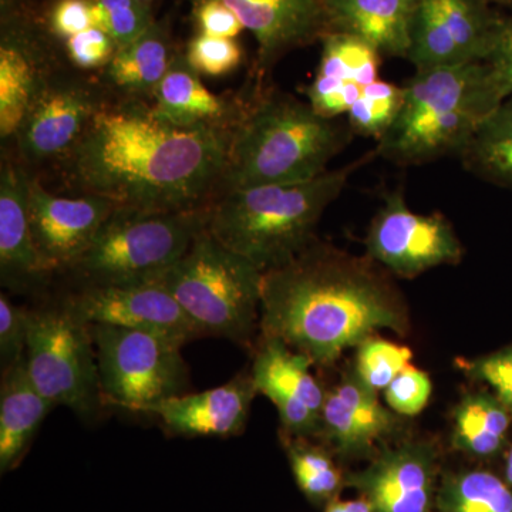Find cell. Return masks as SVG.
<instances>
[{
  "mask_svg": "<svg viewBox=\"0 0 512 512\" xmlns=\"http://www.w3.org/2000/svg\"><path fill=\"white\" fill-rule=\"evenodd\" d=\"M286 456L299 490L315 505H328L338 498L346 477L326 448L311 443L308 437L282 434Z\"/></svg>",
  "mask_w": 512,
  "mask_h": 512,
  "instance_id": "obj_30",
  "label": "cell"
},
{
  "mask_svg": "<svg viewBox=\"0 0 512 512\" xmlns=\"http://www.w3.org/2000/svg\"><path fill=\"white\" fill-rule=\"evenodd\" d=\"M352 137L348 123L320 116L308 101L264 93L232 131L220 192L312 180Z\"/></svg>",
  "mask_w": 512,
  "mask_h": 512,
  "instance_id": "obj_4",
  "label": "cell"
},
{
  "mask_svg": "<svg viewBox=\"0 0 512 512\" xmlns=\"http://www.w3.org/2000/svg\"><path fill=\"white\" fill-rule=\"evenodd\" d=\"M325 512H372V507L365 498L359 497L356 500H333L326 505Z\"/></svg>",
  "mask_w": 512,
  "mask_h": 512,
  "instance_id": "obj_42",
  "label": "cell"
},
{
  "mask_svg": "<svg viewBox=\"0 0 512 512\" xmlns=\"http://www.w3.org/2000/svg\"><path fill=\"white\" fill-rule=\"evenodd\" d=\"M485 63L503 100L512 97V16L500 18L495 30L493 46Z\"/></svg>",
  "mask_w": 512,
  "mask_h": 512,
  "instance_id": "obj_40",
  "label": "cell"
},
{
  "mask_svg": "<svg viewBox=\"0 0 512 512\" xmlns=\"http://www.w3.org/2000/svg\"><path fill=\"white\" fill-rule=\"evenodd\" d=\"M419 0H323L328 32L348 33L382 56L407 59Z\"/></svg>",
  "mask_w": 512,
  "mask_h": 512,
  "instance_id": "obj_24",
  "label": "cell"
},
{
  "mask_svg": "<svg viewBox=\"0 0 512 512\" xmlns=\"http://www.w3.org/2000/svg\"><path fill=\"white\" fill-rule=\"evenodd\" d=\"M25 365L53 406L89 416L100 399L99 370L89 325L67 306L30 312Z\"/></svg>",
  "mask_w": 512,
  "mask_h": 512,
  "instance_id": "obj_9",
  "label": "cell"
},
{
  "mask_svg": "<svg viewBox=\"0 0 512 512\" xmlns=\"http://www.w3.org/2000/svg\"><path fill=\"white\" fill-rule=\"evenodd\" d=\"M433 384L430 376L412 365L406 367L384 390V399L392 412L400 416H417L430 402Z\"/></svg>",
  "mask_w": 512,
  "mask_h": 512,
  "instance_id": "obj_35",
  "label": "cell"
},
{
  "mask_svg": "<svg viewBox=\"0 0 512 512\" xmlns=\"http://www.w3.org/2000/svg\"><path fill=\"white\" fill-rule=\"evenodd\" d=\"M55 73L29 29L3 22L0 42V136L15 138L37 94Z\"/></svg>",
  "mask_w": 512,
  "mask_h": 512,
  "instance_id": "obj_23",
  "label": "cell"
},
{
  "mask_svg": "<svg viewBox=\"0 0 512 512\" xmlns=\"http://www.w3.org/2000/svg\"><path fill=\"white\" fill-rule=\"evenodd\" d=\"M369 258L315 241L288 264L269 269L262 284L259 328L315 366H330L379 330L404 335L406 305Z\"/></svg>",
  "mask_w": 512,
  "mask_h": 512,
  "instance_id": "obj_2",
  "label": "cell"
},
{
  "mask_svg": "<svg viewBox=\"0 0 512 512\" xmlns=\"http://www.w3.org/2000/svg\"><path fill=\"white\" fill-rule=\"evenodd\" d=\"M439 454L427 441L384 448L372 463L346 477L372 512H430L436 505Z\"/></svg>",
  "mask_w": 512,
  "mask_h": 512,
  "instance_id": "obj_15",
  "label": "cell"
},
{
  "mask_svg": "<svg viewBox=\"0 0 512 512\" xmlns=\"http://www.w3.org/2000/svg\"><path fill=\"white\" fill-rule=\"evenodd\" d=\"M141 2L151 3L154 2V0H141Z\"/></svg>",
  "mask_w": 512,
  "mask_h": 512,
  "instance_id": "obj_46",
  "label": "cell"
},
{
  "mask_svg": "<svg viewBox=\"0 0 512 512\" xmlns=\"http://www.w3.org/2000/svg\"><path fill=\"white\" fill-rule=\"evenodd\" d=\"M207 225V208L154 212L116 208L72 271L89 286L156 282Z\"/></svg>",
  "mask_w": 512,
  "mask_h": 512,
  "instance_id": "obj_7",
  "label": "cell"
},
{
  "mask_svg": "<svg viewBox=\"0 0 512 512\" xmlns=\"http://www.w3.org/2000/svg\"><path fill=\"white\" fill-rule=\"evenodd\" d=\"M458 157L487 183L512 188V97L481 121Z\"/></svg>",
  "mask_w": 512,
  "mask_h": 512,
  "instance_id": "obj_28",
  "label": "cell"
},
{
  "mask_svg": "<svg viewBox=\"0 0 512 512\" xmlns=\"http://www.w3.org/2000/svg\"><path fill=\"white\" fill-rule=\"evenodd\" d=\"M28 198L33 238L49 272L73 269L117 208L94 195L60 197L32 174L28 175Z\"/></svg>",
  "mask_w": 512,
  "mask_h": 512,
  "instance_id": "obj_14",
  "label": "cell"
},
{
  "mask_svg": "<svg viewBox=\"0 0 512 512\" xmlns=\"http://www.w3.org/2000/svg\"><path fill=\"white\" fill-rule=\"evenodd\" d=\"M512 414L493 392L467 394L453 412V444L471 457L493 458L507 450Z\"/></svg>",
  "mask_w": 512,
  "mask_h": 512,
  "instance_id": "obj_27",
  "label": "cell"
},
{
  "mask_svg": "<svg viewBox=\"0 0 512 512\" xmlns=\"http://www.w3.org/2000/svg\"><path fill=\"white\" fill-rule=\"evenodd\" d=\"M478 2L485 3V5H495V0H478Z\"/></svg>",
  "mask_w": 512,
  "mask_h": 512,
  "instance_id": "obj_45",
  "label": "cell"
},
{
  "mask_svg": "<svg viewBox=\"0 0 512 512\" xmlns=\"http://www.w3.org/2000/svg\"><path fill=\"white\" fill-rule=\"evenodd\" d=\"M184 56L200 76L222 77L241 66L244 50L237 39L198 33L188 42Z\"/></svg>",
  "mask_w": 512,
  "mask_h": 512,
  "instance_id": "obj_34",
  "label": "cell"
},
{
  "mask_svg": "<svg viewBox=\"0 0 512 512\" xmlns=\"http://www.w3.org/2000/svg\"><path fill=\"white\" fill-rule=\"evenodd\" d=\"M66 306L86 325L144 330L183 345L204 336L180 303L158 282L87 286L69 299Z\"/></svg>",
  "mask_w": 512,
  "mask_h": 512,
  "instance_id": "obj_13",
  "label": "cell"
},
{
  "mask_svg": "<svg viewBox=\"0 0 512 512\" xmlns=\"http://www.w3.org/2000/svg\"><path fill=\"white\" fill-rule=\"evenodd\" d=\"M375 156L376 151L302 183L220 192L208 204L205 229L262 271L279 268L311 247L326 208Z\"/></svg>",
  "mask_w": 512,
  "mask_h": 512,
  "instance_id": "obj_3",
  "label": "cell"
},
{
  "mask_svg": "<svg viewBox=\"0 0 512 512\" xmlns=\"http://www.w3.org/2000/svg\"><path fill=\"white\" fill-rule=\"evenodd\" d=\"M89 329L101 402L128 412L150 413L164 400L188 393L183 343L119 326L89 325Z\"/></svg>",
  "mask_w": 512,
  "mask_h": 512,
  "instance_id": "obj_8",
  "label": "cell"
},
{
  "mask_svg": "<svg viewBox=\"0 0 512 512\" xmlns=\"http://www.w3.org/2000/svg\"><path fill=\"white\" fill-rule=\"evenodd\" d=\"M370 261L402 278L456 265L464 248L456 229L441 214H419L400 191L384 195L365 239Z\"/></svg>",
  "mask_w": 512,
  "mask_h": 512,
  "instance_id": "obj_10",
  "label": "cell"
},
{
  "mask_svg": "<svg viewBox=\"0 0 512 512\" xmlns=\"http://www.w3.org/2000/svg\"><path fill=\"white\" fill-rule=\"evenodd\" d=\"M55 409L36 389L26 370L25 357L2 372L0 384V471L19 466L47 414Z\"/></svg>",
  "mask_w": 512,
  "mask_h": 512,
  "instance_id": "obj_25",
  "label": "cell"
},
{
  "mask_svg": "<svg viewBox=\"0 0 512 512\" xmlns=\"http://www.w3.org/2000/svg\"><path fill=\"white\" fill-rule=\"evenodd\" d=\"M175 56L167 32L154 23L143 36L117 50L101 77L107 89L119 94V99L150 103Z\"/></svg>",
  "mask_w": 512,
  "mask_h": 512,
  "instance_id": "obj_26",
  "label": "cell"
},
{
  "mask_svg": "<svg viewBox=\"0 0 512 512\" xmlns=\"http://www.w3.org/2000/svg\"><path fill=\"white\" fill-rule=\"evenodd\" d=\"M64 46L69 62L83 72L106 69L119 50L114 40L97 26L64 40Z\"/></svg>",
  "mask_w": 512,
  "mask_h": 512,
  "instance_id": "obj_37",
  "label": "cell"
},
{
  "mask_svg": "<svg viewBox=\"0 0 512 512\" xmlns=\"http://www.w3.org/2000/svg\"><path fill=\"white\" fill-rule=\"evenodd\" d=\"M94 26L106 32L117 47H126L154 26L150 3L141 0H93Z\"/></svg>",
  "mask_w": 512,
  "mask_h": 512,
  "instance_id": "obj_33",
  "label": "cell"
},
{
  "mask_svg": "<svg viewBox=\"0 0 512 512\" xmlns=\"http://www.w3.org/2000/svg\"><path fill=\"white\" fill-rule=\"evenodd\" d=\"M258 394L251 372L239 373L229 382L200 393L171 397L151 409L164 429L178 437H218L241 434Z\"/></svg>",
  "mask_w": 512,
  "mask_h": 512,
  "instance_id": "obj_18",
  "label": "cell"
},
{
  "mask_svg": "<svg viewBox=\"0 0 512 512\" xmlns=\"http://www.w3.org/2000/svg\"><path fill=\"white\" fill-rule=\"evenodd\" d=\"M495 5L504 6V8L512 10V0H495Z\"/></svg>",
  "mask_w": 512,
  "mask_h": 512,
  "instance_id": "obj_44",
  "label": "cell"
},
{
  "mask_svg": "<svg viewBox=\"0 0 512 512\" xmlns=\"http://www.w3.org/2000/svg\"><path fill=\"white\" fill-rule=\"evenodd\" d=\"M461 369L471 379L490 387L512 414V345L474 360H463Z\"/></svg>",
  "mask_w": 512,
  "mask_h": 512,
  "instance_id": "obj_36",
  "label": "cell"
},
{
  "mask_svg": "<svg viewBox=\"0 0 512 512\" xmlns=\"http://www.w3.org/2000/svg\"><path fill=\"white\" fill-rule=\"evenodd\" d=\"M318 72L305 87L306 100L320 116L340 119L379 80L382 55L348 33L329 30L320 37Z\"/></svg>",
  "mask_w": 512,
  "mask_h": 512,
  "instance_id": "obj_17",
  "label": "cell"
},
{
  "mask_svg": "<svg viewBox=\"0 0 512 512\" xmlns=\"http://www.w3.org/2000/svg\"><path fill=\"white\" fill-rule=\"evenodd\" d=\"M500 101L464 67H439L414 74L404 103L376 154L400 165L426 164L467 146L481 121Z\"/></svg>",
  "mask_w": 512,
  "mask_h": 512,
  "instance_id": "obj_5",
  "label": "cell"
},
{
  "mask_svg": "<svg viewBox=\"0 0 512 512\" xmlns=\"http://www.w3.org/2000/svg\"><path fill=\"white\" fill-rule=\"evenodd\" d=\"M504 480L512 487V444L505 450Z\"/></svg>",
  "mask_w": 512,
  "mask_h": 512,
  "instance_id": "obj_43",
  "label": "cell"
},
{
  "mask_svg": "<svg viewBox=\"0 0 512 512\" xmlns=\"http://www.w3.org/2000/svg\"><path fill=\"white\" fill-rule=\"evenodd\" d=\"M353 372L375 392H384L390 383L412 362L413 353L407 346L370 336L357 346Z\"/></svg>",
  "mask_w": 512,
  "mask_h": 512,
  "instance_id": "obj_32",
  "label": "cell"
},
{
  "mask_svg": "<svg viewBox=\"0 0 512 512\" xmlns=\"http://www.w3.org/2000/svg\"><path fill=\"white\" fill-rule=\"evenodd\" d=\"M403 101V86L379 79L366 87L360 99L350 107L346 123L353 136L379 141L399 117Z\"/></svg>",
  "mask_w": 512,
  "mask_h": 512,
  "instance_id": "obj_31",
  "label": "cell"
},
{
  "mask_svg": "<svg viewBox=\"0 0 512 512\" xmlns=\"http://www.w3.org/2000/svg\"><path fill=\"white\" fill-rule=\"evenodd\" d=\"M249 101L217 96L177 53L170 70L151 97L154 116L178 128H218L234 131L248 109Z\"/></svg>",
  "mask_w": 512,
  "mask_h": 512,
  "instance_id": "obj_21",
  "label": "cell"
},
{
  "mask_svg": "<svg viewBox=\"0 0 512 512\" xmlns=\"http://www.w3.org/2000/svg\"><path fill=\"white\" fill-rule=\"evenodd\" d=\"M396 413L379 402L377 392L349 372L326 392L318 437L339 456L356 458L375 450L376 444L397 426Z\"/></svg>",
  "mask_w": 512,
  "mask_h": 512,
  "instance_id": "obj_19",
  "label": "cell"
},
{
  "mask_svg": "<svg viewBox=\"0 0 512 512\" xmlns=\"http://www.w3.org/2000/svg\"><path fill=\"white\" fill-rule=\"evenodd\" d=\"M106 100L92 83L53 73L16 133L20 157L28 164L63 163Z\"/></svg>",
  "mask_w": 512,
  "mask_h": 512,
  "instance_id": "obj_11",
  "label": "cell"
},
{
  "mask_svg": "<svg viewBox=\"0 0 512 512\" xmlns=\"http://www.w3.org/2000/svg\"><path fill=\"white\" fill-rule=\"evenodd\" d=\"M201 2V0H194ZM237 15L258 43V69L268 72L286 53L328 32L323 0H217Z\"/></svg>",
  "mask_w": 512,
  "mask_h": 512,
  "instance_id": "obj_20",
  "label": "cell"
},
{
  "mask_svg": "<svg viewBox=\"0 0 512 512\" xmlns=\"http://www.w3.org/2000/svg\"><path fill=\"white\" fill-rule=\"evenodd\" d=\"M194 19L201 35L237 39L245 29L237 15L217 0L194 2Z\"/></svg>",
  "mask_w": 512,
  "mask_h": 512,
  "instance_id": "obj_41",
  "label": "cell"
},
{
  "mask_svg": "<svg viewBox=\"0 0 512 512\" xmlns=\"http://www.w3.org/2000/svg\"><path fill=\"white\" fill-rule=\"evenodd\" d=\"M312 366L308 356L281 339L262 336L251 376L258 393L274 403L286 436L318 437L326 390Z\"/></svg>",
  "mask_w": 512,
  "mask_h": 512,
  "instance_id": "obj_16",
  "label": "cell"
},
{
  "mask_svg": "<svg viewBox=\"0 0 512 512\" xmlns=\"http://www.w3.org/2000/svg\"><path fill=\"white\" fill-rule=\"evenodd\" d=\"M29 171L3 160L0 171V276L8 288H25L50 274L37 251L30 224Z\"/></svg>",
  "mask_w": 512,
  "mask_h": 512,
  "instance_id": "obj_22",
  "label": "cell"
},
{
  "mask_svg": "<svg viewBox=\"0 0 512 512\" xmlns=\"http://www.w3.org/2000/svg\"><path fill=\"white\" fill-rule=\"evenodd\" d=\"M264 275L204 229L156 282L180 303L202 335L247 345L261 319Z\"/></svg>",
  "mask_w": 512,
  "mask_h": 512,
  "instance_id": "obj_6",
  "label": "cell"
},
{
  "mask_svg": "<svg viewBox=\"0 0 512 512\" xmlns=\"http://www.w3.org/2000/svg\"><path fill=\"white\" fill-rule=\"evenodd\" d=\"M500 18L478 0H419L407 60L416 70L485 62Z\"/></svg>",
  "mask_w": 512,
  "mask_h": 512,
  "instance_id": "obj_12",
  "label": "cell"
},
{
  "mask_svg": "<svg viewBox=\"0 0 512 512\" xmlns=\"http://www.w3.org/2000/svg\"><path fill=\"white\" fill-rule=\"evenodd\" d=\"M434 507L439 512H512V487L490 471L448 474Z\"/></svg>",
  "mask_w": 512,
  "mask_h": 512,
  "instance_id": "obj_29",
  "label": "cell"
},
{
  "mask_svg": "<svg viewBox=\"0 0 512 512\" xmlns=\"http://www.w3.org/2000/svg\"><path fill=\"white\" fill-rule=\"evenodd\" d=\"M232 131L178 128L147 101H104L66 160L67 184L117 208L174 212L207 208L220 192Z\"/></svg>",
  "mask_w": 512,
  "mask_h": 512,
  "instance_id": "obj_1",
  "label": "cell"
},
{
  "mask_svg": "<svg viewBox=\"0 0 512 512\" xmlns=\"http://www.w3.org/2000/svg\"><path fill=\"white\" fill-rule=\"evenodd\" d=\"M94 26L93 0H57L47 13V28L67 40Z\"/></svg>",
  "mask_w": 512,
  "mask_h": 512,
  "instance_id": "obj_39",
  "label": "cell"
},
{
  "mask_svg": "<svg viewBox=\"0 0 512 512\" xmlns=\"http://www.w3.org/2000/svg\"><path fill=\"white\" fill-rule=\"evenodd\" d=\"M30 311L0 296V365L2 372L16 365L26 352Z\"/></svg>",
  "mask_w": 512,
  "mask_h": 512,
  "instance_id": "obj_38",
  "label": "cell"
}]
</instances>
